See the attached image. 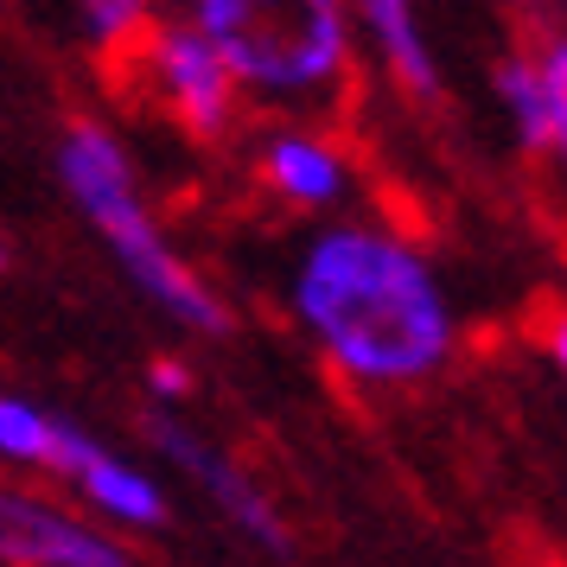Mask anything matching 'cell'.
Listing matches in <instances>:
<instances>
[{
  "instance_id": "1",
  "label": "cell",
  "mask_w": 567,
  "mask_h": 567,
  "mask_svg": "<svg viewBox=\"0 0 567 567\" xmlns=\"http://www.w3.org/2000/svg\"><path fill=\"white\" fill-rule=\"evenodd\" d=\"M287 312L358 389H414L453 358V300L434 261L383 224H326L287 275Z\"/></svg>"
},
{
  "instance_id": "2",
  "label": "cell",
  "mask_w": 567,
  "mask_h": 567,
  "mask_svg": "<svg viewBox=\"0 0 567 567\" xmlns=\"http://www.w3.org/2000/svg\"><path fill=\"white\" fill-rule=\"evenodd\" d=\"M52 166H58L64 198L78 205V217L90 230L103 236L109 261L128 275V287L141 300H154L173 326H185L198 338L230 332V307L210 293V281L173 249V236L159 230V217L147 210V192H141V173H134L122 134L109 122H96V115H64Z\"/></svg>"
},
{
  "instance_id": "3",
  "label": "cell",
  "mask_w": 567,
  "mask_h": 567,
  "mask_svg": "<svg viewBox=\"0 0 567 567\" xmlns=\"http://www.w3.org/2000/svg\"><path fill=\"white\" fill-rule=\"evenodd\" d=\"M185 20L236 71L243 96L275 115H326L351 96V0H185Z\"/></svg>"
},
{
  "instance_id": "4",
  "label": "cell",
  "mask_w": 567,
  "mask_h": 567,
  "mask_svg": "<svg viewBox=\"0 0 567 567\" xmlns=\"http://www.w3.org/2000/svg\"><path fill=\"white\" fill-rule=\"evenodd\" d=\"M109 71L128 83L159 122H173L185 141H230L236 115H243V83L224 64V52L210 45L192 20H154L122 58H109Z\"/></svg>"
},
{
  "instance_id": "5",
  "label": "cell",
  "mask_w": 567,
  "mask_h": 567,
  "mask_svg": "<svg viewBox=\"0 0 567 567\" xmlns=\"http://www.w3.org/2000/svg\"><path fill=\"white\" fill-rule=\"evenodd\" d=\"M147 440H154L159 460L179 465L185 478L205 491L210 504L230 516L236 529L256 542V548H268V555H287V548H293V536H287L281 511H275V497H268V491H261L256 478H249V472H243V465L230 460V453H217V446H210L205 434H192L179 414L154 409V414H147Z\"/></svg>"
},
{
  "instance_id": "6",
  "label": "cell",
  "mask_w": 567,
  "mask_h": 567,
  "mask_svg": "<svg viewBox=\"0 0 567 567\" xmlns=\"http://www.w3.org/2000/svg\"><path fill=\"white\" fill-rule=\"evenodd\" d=\"M491 96L511 115L516 147L555 159L567 173V32H542L536 45L497 58Z\"/></svg>"
},
{
  "instance_id": "7",
  "label": "cell",
  "mask_w": 567,
  "mask_h": 567,
  "mask_svg": "<svg viewBox=\"0 0 567 567\" xmlns=\"http://www.w3.org/2000/svg\"><path fill=\"white\" fill-rule=\"evenodd\" d=\"M52 478L78 491L83 504L109 523H122V529H159L173 504H166V491H159L154 472H141L134 460L122 453H109L96 434H83L78 421H58V446H52V465H45Z\"/></svg>"
},
{
  "instance_id": "8",
  "label": "cell",
  "mask_w": 567,
  "mask_h": 567,
  "mask_svg": "<svg viewBox=\"0 0 567 567\" xmlns=\"http://www.w3.org/2000/svg\"><path fill=\"white\" fill-rule=\"evenodd\" d=\"M0 555L7 567H141L109 529H96L90 516H71L39 491L0 497Z\"/></svg>"
},
{
  "instance_id": "9",
  "label": "cell",
  "mask_w": 567,
  "mask_h": 567,
  "mask_svg": "<svg viewBox=\"0 0 567 567\" xmlns=\"http://www.w3.org/2000/svg\"><path fill=\"white\" fill-rule=\"evenodd\" d=\"M256 179L293 210H332L351 192V159L326 128H307L300 115H281L256 141Z\"/></svg>"
},
{
  "instance_id": "10",
  "label": "cell",
  "mask_w": 567,
  "mask_h": 567,
  "mask_svg": "<svg viewBox=\"0 0 567 567\" xmlns=\"http://www.w3.org/2000/svg\"><path fill=\"white\" fill-rule=\"evenodd\" d=\"M351 13H358V32L370 39L389 83L414 103H440V58L427 45V32H421L414 0H351Z\"/></svg>"
},
{
  "instance_id": "11",
  "label": "cell",
  "mask_w": 567,
  "mask_h": 567,
  "mask_svg": "<svg viewBox=\"0 0 567 567\" xmlns=\"http://www.w3.org/2000/svg\"><path fill=\"white\" fill-rule=\"evenodd\" d=\"M159 0H78V32H83V45L103 58H122L141 39V32L154 27L159 13H154Z\"/></svg>"
},
{
  "instance_id": "12",
  "label": "cell",
  "mask_w": 567,
  "mask_h": 567,
  "mask_svg": "<svg viewBox=\"0 0 567 567\" xmlns=\"http://www.w3.org/2000/svg\"><path fill=\"white\" fill-rule=\"evenodd\" d=\"M58 421H64V414L39 409L27 395H0V453L13 465L45 472V465H52V446H58Z\"/></svg>"
},
{
  "instance_id": "13",
  "label": "cell",
  "mask_w": 567,
  "mask_h": 567,
  "mask_svg": "<svg viewBox=\"0 0 567 567\" xmlns=\"http://www.w3.org/2000/svg\"><path fill=\"white\" fill-rule=\"evenodd\" d=\"M147 389H154L159 402H185V395H192V370H185L179 358H159L154 370H147Z\"/></svg>"
},
{
  "instance_id": "14",
  "label": "cell",
  "mask_w": 567,
  "mask_h": 567,
  "mask_svg": "<svg viewBox=\"0 0 567 567\" xmlns=\"http://www.w3.org/2000/svg\"><path fill=\"white\" fill-rule=\"evenodd\" d=\"M542 344H548V358H555V370L567 377V307H555L548 319H542Z\"/></svg>"
}]
</instances>
